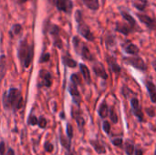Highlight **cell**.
Segmentation results:
<instances>
[{
	"mask_svg": "<svg viewBox=\"0 0 156 155\" xmlns=\"http://www.w3.org/2000/svg\"><path fill=\"white\" fill-rule=\"evenodd\" d=\"M131 104H132V107H133V111H134L135 115L139 118L140 121H142L143 118H144V115H143V112H142V111H141V109H140L139 100H138L136 98H133V99L131 100Z\"/></svg>",
	"mask_w": 156,
	"mask_h": 155,
	"instance_id": "cell-12",
	"label": "cell"
},
{
	"mask_svg": "<svg viewBox=\"0 0 156 155\" xmlns=\"http://www.w3.org/2000/svg\"><path fill=\"white\" fill-rule=\"evenodd\" d=\"M109 64H110V66L112 67V69L113 70V72H115V73H120V71H121V68H120V66L117 64V62H116V60L114 59V58H110L109 59Z\"/></svg>",
	"mask_w": 156,
	"mask_h": 155,
	"instance_id": "cell-21",
	"label": "cell"
},
{
	"mask_svg": "<svg viewBox=\"0 0 156 155\" xmlns=\"http://www.w3.org/2000/svg\"><path fill=\"white\" fill-rule=\"evenodd\" d=\"M137 16L140 19V21L142 23H144L148 28H150V29H155L156 28L154 20L153 18H151L150 16H148L146 15H143V14H137Z\"/></svg>",
	"mask_w": 156,
	"mask_h": 155,
	"instance_id": "cell-8",
	"label": "cell"
},
{
	"mask_svg": "<svg viewBox=\"0 0 156 155\" xmlns=\"http://www.w3.org/2000/svg\"><path fill=\"white\" fill-rule=\"evenodd\" d=\"M7 70V64H6V58L5 55L0 56V82L5 78Z\"/></svg>",
	"mask_w": 156,
	"mask_h": 155,
	"instance_id": "cell-11",
	"label": "cell"
},
{
	"mask_svg": "<svg viewBox=\"0 0 156 155\" xmlns=\"http://www.w3.org/2000/svg\"><path fill=\"white\" fill-rule=\"evenodd\" d=\"M124 61L130 65H132L133 68L139 69V70H146V64L144 61L143 58L139 57H131V58H124Z\"/></svg>",
	"mask_w": 156,
	"mask_h": 155,
	"instance_id": "cell-6",
	"label": "cell"
},
{
	"mask_svg": "<svg viewBox=\"0 0 156 155\" xmlns=\"http://www.w3.org/2000/svg\"><path fill=\"white\" fill-rule=\"evenodd\" d=\"M122 143V139H116V140L113 141V144L115 146H121Z\"/></svg>",
	"mask_w": 156,
	"mask_h": 155,
	"instance_id": "cell-37",
	"label": "cell"
},
{
	"mask_svg": "<svg viewBox=\"0 0 156 155\" xmlns=\"http://www.w3.org/2000/svg\"><path fill=\"white\" fill-rule=\"evenodd\" d=\"M70 81L72 82V83H74V84H76V85H80V76L78 75V74H73V75H71V77H70Z\"/></svg>",
	"mask_w": 156,
	"mask_h": 155,
	"instance_id": "cell-24",
	"label": "cell"
},
{
	"mask_svg": "<svg viewBox=\"0 0 156 155\" xmlns=\"http://www.w3.org/2000/svg\"><path fill=\"white\" fill-rule=\"evenodd\" d=\"M53 149H54V147H53V145H52L51 143H47L45 144V150H46L47 152H48V153H51V152L53 151Z\"/></svg>",
	"mask_w": 156,
	"mask_h": 155,
	"instance_id": "cell-35",
	"label": "cell"
},
{
	"mask_svg": "<svg viewBox=\"0 0 156 155\" xmlns=\"http://www.w3.org/2000/svg\"><path fill=\"white\" fill-rule=\"evenodd\" d=\"M4 105L6 109L19 110L23 106V97L19 90L11 88L4 97Z\"/></svg>",
	"mask_w": 156,
	"mask_h": 155,
	"instance_id": "cell-1",
	"label": "cell"
},
{
	"mask_svg": "<svg viewBox=\"0 0 156 155\" xmlns=\"http://www.w3.org/2000/svg\"><path fill=\"white\" fill-rule=\"evenodd\" d=\"M38 126L40 127V128H42V129H44V128H46V126H47V120L44 118V117H40L39 118V120H38Z\"/></svg>",
	"mask_w": 156,
	"mask_h": 155,
	"instance_id": "cell-26",
	"label": "cell"
},
{
	"mask_svg": "<svg viewBox=\"0 0 156 155\" xmlns=\"http://www.w3.org/2000/svg\"><path fill=\"white\" fill-rule=\"evenodd\" d=\"M76 118V121H77V122H78V124H79V126L80 127H82L83 125H84V120H83V118L81 117V116H77V117H75Z\"/></svg>",
	"mask_w": 156,
	"mask_h": 155,
	"instance_id": "cell-33",
	"label": "cell"
},
{
	"mask_svg": "<svg viewBox=\"0 0 156 155\" xmlns=\"http://www.w3.org/2000/svg\"><path fill=\"white\" fill-rule=\"evenodd\" d=\"M103 130L106 133H109L111 131V125L108 122H103Z\"/></svg>",
	"mask_w": 156,
	"mask_h": 155,
	"instance_id": "cell-32",
	"label": "cell"
},
{
	"mask_svg": "<svg viewBox=\"0 0 156 155\" xmlns=\"http://www.w3.org/2000/svg\"><path fill=\"white\" fill-rule=\"evenodd\" d=\"M133 151H134V147H133V145L127 143V146H126V153H127V154L132 155L133 153Z\"/></svg>",
	"mask_w": 156,
	"mask_h": 155,
	"instance_id": "cell-30",
	"label": "cell"
},
{
	"mask_svg": "<svg viewBox=\"0 0 156 155\" xmlns=\"http://www.w3.org/2000/svg\"><path fill=\"white\" fill-rule=\"evenodd\" d=\"M146 88L148 90V92L150 94V98L152 101L154 103L156 102V87L155 85L152 81H147L146 82Z\"/></svg>",
	"mask_w": 156,
	"mask_h": 155,
	"instance_id": "cell-13",
	"label": "cell"
},
{
	"mask_svg": "<svg viewBox=\"0 0 156 155\" xmlns=\"http://www.w3.org/2000/svg\"><path fill=\"white\" fill-rule=\"evenodd\" d=\"M110 116H111V120H112V122H114V123H117L118 122V117H117V115H116V113H115V111H114L113 109L111 111Z\"/></svg>",
	"mask_w": 156,
	"mask_h": 155,
	"instance_id": "cell-28",
	"label": "cell"
},
{
	"mask_svg": "<svg viewBox=\"0 0 156 155\" xmlns=\"http://www.w3.org/2000/svg\"><path fill=\"white\" fill-rule=\"evenodd\" d=\"M17 56H18V58L21 62V65L23 66V68H25V69L28 68L32 62L33 56H34L33 45H29L26 39L22 40L18 47Z\"/></svg>",
	"mask_w": 156,
	"mask_h": 155,
	"instance_id": "cell-2",
	"label": "cell"
},
{
	"mask_svg": "<svg viewBox=\"0 0 156 155\" xmlns=\"http://www.w3.org/2000/svg\"><path fill=\"white\" fill-rule=\"evenodd\" d=\"M38 123V120L36 116H30L28 119V124L30 125H37Z\"/></svg>",
	"mask_w": 156,
	"mask_h": 155,
	"instance_id": "cell-27",
	"label": "cell"
},
{
	"mask_svg": "<svg viewBox=\"0 0 156 155\" xmlns=\"http://www.w3.org/2000/svg\"><path fill=\"white\" fill-rule=\"evenodd\" d=\"M93 145H94V148L96 149V151H97L99 153H105V149H104L102 146L98 145V144H96V143H93Z\"/></svg>",
	"mask_w": 156,
	"mask_h": 155,
	"instance_id": "cell-31",
	"label": "cell"
},
{
	"mask_svg": "<svg viewBox=\"0 0 156 155\" xmlns=\"http://www.w3.org/2000/svg\"><path fill=\"white\" fill-rule=\"evenodd\" d=\"M153 66H154V70L156 71V60L155 61H154V63H153Z\"/></svg>",
	"mask_w": 156,
	"mask_h": 155,
	"instance_id": "cell-43",
	"label": "cell"
},
{
	"mask_svg": "<svg viewBox=\"0 0 156 155\" xmlns=\"http://www.w3.org/2000/svg\"><path fill=\"white\" fill-rule=\"evenodd\" d=\"M124 49L127 53L131 54V55H135L139 52V48L134 45V44H129V45H126L124 47Z\"/></svg>",
	"mask_w": 156,
	"mask_h": 155,
	"instance_id": "cell-18",
	"label": "cell"
},
{
	"mask_svg": "<svg viewBox=\"0 0 156 155\" xmlns=\"http://www.w3.org/2000/svg\"><path fill=\"white\" fill-rule=\"evenodd\" d=\"M61 143H62V145L64 146V147H66L68 150H69V147H70V144H69V141H65L64 140V138L61 136Z\"/></svg>",
	"mask_w": 156,
	"mask_h": 155,
	"instance_id": "cell-34",
	"label": "cell"
},
{
	"mask_svg": "<svg viewBox=\"0 0 156 155\" xmlns=\"http://www.w3.org/2000/svg\"><path fill=\"white\" fill-rule=\"evenodd\" d=\"M49 58H50L49 54H45L44 56H42V57H41V58H40V62H47V61H48Z\"/></svg>",
	"mask_w": 156,
	"mask_h": 155,
	"instance_id": "cell-36",
	"label": "cell"
},
{
	"mask_svg": "<svg viewBox=\"0 0 156 155\" xmlns=\"http://www.w3.org/2000/svg\"><path fill=\"white\" fill-rule=\"evenodd\" d=\"M80 71L82 73V76L85 79V81L90 84V81H91V78H90V69H88V67L84 64H80Z\"/></svg>",
	"mask_w": 156,
	"mask_h": 155,
	"instance_id": "cell-14",
	"label": "cell"
},
{
	"mask_svg": "<svg viewBox=\"0 0 156 155\" xmlns=\"http://www.w3.org/2000/svg\"><path fill=\"white\" fill-rule=\"evenodd\" d=\"M6 155H15V153H14V151H13L12 149H9V150L7 151V154Z\"/></svg>",
	"mask_w": 156,
	"mask_h": 155,
	"instance_id": "cell-40",
	"label": "cell"
},
{
	"mask_svg": "<svg viewBox=\"0 0 156 155\" xmlns=\"http://www.w3.org/2000/svg\"><path fill=\"white\" fill-rule=\"evenodd\" d=\"M67 155H73V154H72V153H68Z\"/></svg>",
	"mask_w": 156,
	"mask_h": 155,
	"instance_id": "cell-44",
	"label": "cell"
},
{
	"mask_svg": "<svg viewBox=\"0 0 156 155\" xmlns=\"http://www.w3.org/2000/svg\"><path fill=\"white\" fill-rule=\"evenodd\" d=\"M146 111H147V113H148L149 115H151L152 117H154V111L153 109H150V110H149V109H147V110H146Z\"/></svg>",
	"mask_w": 156,
	"mask_h": 155,
	"instance_id": "cell-39",
	"label": "cell"
},
{
	"mask_svg": "<svg viewBox=\"0 0 156 155\" xmlns=\"http://www.w3.org/2000/svg\"><path fill=\"white\" fill-rule=\"evenodd\" d=\"M134 6L139 10H144L145 5L147 4V0H134Z\"/></svg>",
	"mask_w": 156,
	"mask_h": 155,
	"instance_id": "cell-23",
	"label": "cell"
},
{
	"mask_svg": "<svg viewBox=\"0 0 156 155\" xmlns=\"http://www.w3.org/2000/svg\"><path fill=\"white\" fill-rule=\"evenodd\" d=\"M80 53L82 56V58H85V59H87V60H92L93 59V57H92V55H91L89 48L86 47V46H84V45L81 47V48L80 50Z\"/></svg>",
	"mask_w": 156,
	"mask_h": 155,
	"instance_id": "cell-16",
	"label": "cell"
},
{
	"mask_svg": "<svg viewBox=\"0 0 156 155\" xmlns=\"http://www.w3.org/2000/svg\"><path fill=\"white\" fill-rule=\"evenodd\" d=\"M5 153V144L4 143H0V155H3Z\"/></svg>",
	"mask_w": 156,
	"mask_h": 155,
	"instance_id": "cell-38",
	"label": "cell"
},
{
	"mask_svg": "<svg viewBox=\"0 0 156 155\" xmlns=\"http://www.w3.org/2000/svg\"><path fill=\"white\" fill-rule=\"evenodd\" d=\"M85 5L91 9V10H97L100 7V3L99 0H82Z\"/></svg>",
	"mask_w": 156,
	"mask_h": 155,
	"instance_id": "cell-17",
	"label": "cell"
},
{
	"mask_svg": "<svg viewBox=\"0 0 156 155\" xmlns=\"http://www.w3.org/2000/svg\"><path fill=\"white\" fill-rule=\"evenodd\" d=\"M50 34L54 37V44L57 48H62V42L59 37V28L56 25H51L50 26Z\"/></svg>",
	"mask_w": 156,
	"mask_h": 155,
	"instance_id": "cell-7",
	"label": "cell"
},
{
	"mask_svg": "<svg viewBox=\"0 0 156 155\" xmlns=\"http://www.w3.org/2000/svg\"><path fill=\"white\" fill-rule=\"evenodd\" d=\"M57 9L65 13H70L73 8V3L71 0H52Z\"/></svg>",
	"mask_w": 156,
	"mask_h": 155,
	"instance_id": "cell-5",
	"label": "cell"
},
{
	"mask_svg": "<svg viewBox=\"0 0 156 155\" xmlns=\"http://www.w3.org/2000/svg\"><path fill=\"white\" fill-rule=\"evenodd\" d=\"M117 31H119V32H121V33H122V34H124V35H127V34H129L130 33V30L132 29V27H131V26H125V25H118L117 26Z\"/></svg>",
	"mask_w": 156,
	"mask_h": 155,
	"instance_id": "cell-22",
	"label": "cell"
},
{
	"mask_svg": "<svg viewBox=\"0 0 156 155\" xmlns=\"http://www.w3.org/2000/svg\"><path fill=\"white\" fill-rule=\"evenodd\" d=\"M75 18L76 21L78 23V31L79 33L85 37L87 40L89 41H93L94 40V36L91 33V31L90 30V27L88 25H86V23L84 22L83 18H82V14L80 10H78L75 14Z\"/></svg>",
	"mask_w": 156,
	"mask_h": 155,
	"instance_id": "cell-3",
	"label": "cell"
},
{
	"mask_svg": "<svg viewBox=\"0 0 156 155\" xmlns=\"http://www.w3.org/2000/svg\"><path fill=\"white\" fill-rule=\"evenodd\" d=\"M135 155H143V151H142V150H137V151H135Z\"/></svg>",
	"mask_w": 156,
	"mask_h": 155,
	"instance_id": "cell-41",
	"label": "cell"
},
{
	"mask_svg": "<svg viewBox=\"0 0 156 155\" xmlns=\"http://www.w3.org/2000/svg\"><path fill=\"white\" fill-rule=\"evenodd\" d=\"M21 30H22V26L19 24H15L12 27V31L14 32L15 35H18L21 32Z\"/></svg>",
	"mask_w": 156,
	"mask_h": 155,
	"instance_id": "cell-25",
	"label": "cell"
},
{
	"mask_svg": "<svg viewBox=\"0 0 156 155\" xmlns=\"http://www.w3.org/2000/svg\"><path fill=\"white\" fill-rule=\"evenodd\" d=\"M52 85V76L51 74L44 69H41L39 71V80L37 86L39 88L41 87H47L49 88Z\"/></svg>",
	"mask_w": 156,
	"mask_h": 155,
	"instance_id": "cell-4",
	"label": "cell"
},
{
	"mask_svg": "<svg viewBox=\"0 0 156 155\" xmlns=\"http://www.w3.org/2000/svg\"><path fill=\"white\" fill-rule=\"evenodd\" d=\"M155 155H156V151H155Z\"/></svg>",
	"mask_w": 156,
	"mask_h": 155,
	"instance_id": "cell-45",
	"label": "cell"
},
{
	"mask_svg": "<svg viewBox=\"0 0 156 155\" xmlns=\"http://www.w3.org/2000/svg\"><path fill=\"white\" fill-rule=\"evenodd\" d=\"M108 112H109V110H108V106L106 103H102L99 109V114L101 118H106L107 115H108Z\"/></svg>",
	"mask_w": 156,
	"mask_h": 155,
	"instance_id": "cell-20",
	"label": "cell"
},
{
	"mask_svg": "<svg viewBox=\"0 0 156 155\" xmlns=\"http://www.w3.org/2000/svg\"><path fill=\"white\" fill-rule=\"evenodd\" d=\"M122 15L123 18H124L128 23H129V26H132V28H133V27H134V26H136V22H135L134 18H133L130 14L125 13V12H122Z\"/></svg>",
	"mask_w": 156,
	"mask_h": 155,
	"instance_id": "cell-19",
	"label": "cell"
},
{
	"mask_svg": "<svg viewBox=\"0 0 156 155\" xmlns=\"http://www.w3.org/2000/svg\"><path fill=\"white\" fill-rule=\"evenodd\" d=\"M67 134H68V137L69 139H71L73 136V129H72V126L70 124L67 125Z\"/></svg>",
	"mask_w": 156,
	"mask_h": 155,
	"instance_id": "cell-29",
	"label": "cell"
},
{
	"mask_svg": "<svg viewBox=\"0 0 156 155\" xmlns=\"http://www.w3.org/2000/svg\"><path fill=\"white\" fill-rule=\"evenodd\" d=\"M92 69H93L94 73L98 77H100V78L103 79H108V75L106 73V70H105V69H104V67H103V65L101 63H97V64L93 65Z\"/></svg>",
	"mask_w": 156,
	"mask_h": 155,
	"instance_id": "cell-10",
	"label": "cell"
},
{
	"mask_svg": "<svg viewBox=\"0 0 156 155\" xmlns=\"http://www.w3.org/2000/svg\"><path fill=\"white\" fill-rule=\"evenodd\" d=\"M62 62L65 66H67L69 68H75L77 66V62L74 59H72L70 58V56L68 54L62 56Z\"/></svg>",
	"mask_w": 156,
	"mask_h": 155,
	"instance_id": "cell-15",
	"label": "cell"
},
{
	"mask_svg": "<svg viewBox=\"0 0 156 155\" xmlns=\"http://www.w3.org/2000/svg\"><path fill=\"white\" fill-rule=\"evenodd\" d=\"M16 2L18 3V4H24V3L27 2V0H16Z\"/></svg>",
	"mask_w": 156,
	"mask_h": 155,
	"instance_id": "cell-42",
	"label": "cell"
},
{
	"mask_svg": "<svg viewBox=\"0 0 156 155\" xmlns=\"http://www.w3.org/2000/svg\"><path fill=\"white\" fill-rule=\"evenodd\" d=\"M69 92L72 96V99H73L74 102L76 104H80V94L79 90H78V85L71 82L69 84Z\"/></svg>",
	"mask_w": 156,
	"mask_h": 155,
	"instance_id": "cell-9",
	"label": "cell"
}]
</instances>
